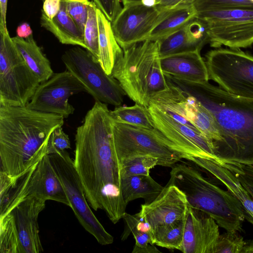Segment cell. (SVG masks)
<instances>
[{
  "instance_id": "obj_26",
  "label": "cell",
  "mask_w": 253,
  "mask_h": 253,
  "mask_svg": "<svg viewBox=\"0 0 253 253\" xmlns=\"http://www.w3.org/2000/svg\"><path fill=\"white\" fill-rule=\"evenodd\" d=\"M125 229L121 236L122 240H125L132 233L135 244L132 253H161L154 246L153 228L149 223L144 221L138 213L130 214L126 212L123 217Z\"/></svg>"
},
{
  "instance_id": "obj_34",
  "label": "cell",
  "mask_w": 253,
  "mask_h": 253,
  "mask_svg": "<svg viewBox=\"0 0 253 253\" xmlns=\"http://www.w3.org/2000/svg\"><path fill=\"white\" fill-rule=\"evenodd\" d=\"M193 4L198 12L214 10L253 8V2L250 0H196Z\"/></svg>"
},
{
  "instance_id": "obj_3",
  "label": "cell",
  "mask_w": 253,
  "mask_h": 253,
  "mask_svg": "<svg viewBox=\"0 0 253 253\" xmlns=\"http://www.w3.org/2000/svg\"><path fill=\"white\" fill-rule=\"evenodd\" d=\"M64 119L27 106H0V171L17 181L48 154L49 136Z\"/></svg>"
},
{
  "instance_id": "obj_12",
  "label": "cell",
  "mask_w": 253,
  "mask_h": 253,
  "mask_svg": "<svg viewBox=\"0 0 253 253\" xmlns=\"http://www.w3.org/2000/svg\"><path fill=\"white\" fill-rule=\"evenodd\" d=\"M29 198L52 200L70 207L69 201L52 167L48 154L31 167L17 181L6 197L0 202V215Z\"/></svg>"
},
{
  "instance_id": "obj_40",
  "label": "cell",
  "mask_w": 253,
  "mask_h": 253,
  "mask_svg": "<svg viewBox=\"0 0 253 253\" xmlns=\"http://www.w3.org/2000/svg\"><path fill=\"white\" fill-rule=\"evenodd\" d=\"M61 0H43L42 11L50 19H52L59 12Z\"/></svg>"
},
{
  "instance_id": "obj_33",
  "label": "cell",
  "mask_w": 253,
  "mask_h": 253,
  "mask_svg": "<svg viewBox=\"0 0 253 253\" xmlns=\"http://www.w3.org/2000/svg\"><path fill=\"white\" fill-rule=\"evenodd\" d=\"M247 244L237 231H226L218 237L215 253H245Z\"/></svg>"
},
{
  "instance_id": "obj_27",
  "label": "cell",
  "mask_w": 253,
  "mask_h": 253,
  "mask_svg": "<svg viewBox=\"0 0 253 253\" xmlns=\"http://www.w3.org/2000/svg\"><path fill=\"white\" fill-rule=\"evenodd\" d=\"M164 188L150 175H135L122 179V193L126 206L130 201L139 198L143 199L145 204H148L159 195Z\"/></svg>"
},
{
  "instance_id": "obj_7",
  "label": "cell",
  "mask_w": 253,
  "mask_h": 253,
  "mask_svg": "<svg viewBox=\"0 0 253 253\" xmlns=\"http://www.w3.org/2000/svg\"><path fill=\"white\" fill-rule=\"evenodd\" d=\"M46 201L25 199L0 215V253H39L43 250L38 217Z\"/></svg>"
},
{
  "instance_id": "obj_25",
  "label": "cell",
  "mask_w": 253,
  "mask_h": 253,
  "mask_svg": "<svg viewBox=\"0 0 253 253\" xmlns=\"http://www.w3.org/2000/svg\"><path fill=\"white\" fill-rule=\"evenodd\" d=\"M12 40L40 83L50 78L53 74L50 63L37 44L33 35L26 39L16 36L12 37Z\"/></svg>"
},
{
  "instance_id": "obj_6",
  "label": "cell",
  "mask_w": 253,
  "mask_h": 253,
  "mask_svg": "<svg viewBox=\"0 0 253 253\" xmlns=\"http://www.w3.org/2000/svg\"><path fill=\"white\" fill-rule=\"evenodd\" d=\"M113 139L119 165L138 156L157 159L158 165L173 167L190 157L157 128L149 129L122 124L113 120Z\"/></svg>"
},
{
  "instance_id": "obj_10",
  "label": "cell",
  "mask_w": 253,
  "mask_h": 253,
  "mask_svg": "<svg viewBox=\"0 0 253 253\" xmlns=\"http://www.w3.org/2000/svg\"><path fill=\"white\" fill-rule=\"evenodd\" d=\"M67 70L86 87L95 100L120 106L126 93L118 81L104 71L98 60L86 49L77 46L66 50L61 57Z\"/></svg>"
},
{
  "instance_id": "obj_13",
  "label": "cell",
  "mask_w": 253,
  "mask_h": 253,
  "mask_svg": "<svg viewBox=\"0 0 253 253\" xmlns=\"http://www.w3.org/2000/svg\"><path fill=\"white\" fill-rule=\"evenodd\" d=\"M197 17L207 25L211 47L239 49L253 44V8L201 11Z\"/></svg>"
},
{
  "instance_id": "obj_38",
  "label": "cell",
  "mask_w": 253,
  "mask_h": 253,
  "mask_svg": "<svg viewBox=\"0 0 253 253\" xmlns=\"http://www.w3.org/2000/svg\"><path fill=\"white\" fill-rule=\"evenodd\" d=\"M99 9L104 14L107 18L112 23L122 8L121 0H98Z\"/></svg>"
},
{
  "instance_id": "obj_15",
  "label": "cell",
  "mask_w": 253,
  "mask_h": 253,
  "mask_svg": "<svg viewBox=\"0 0 253 253\" xmlns=\"http://www.w3.org/2000/svg\"><path fill=\"white\" fill-rule=\"evenodd\" d=\"M141 3L124 6L111 23L115 37L121 47L148 40L151 32L170 12Z\"/></svg>"
},
{
  "instance_id": "obj_1",
  "label": "cell",
  "mask_w": 253,
  "mask_h": 253,
  "mask_svg": "<svg viewBox=\"0 0 253 253\" xmlns=\"http://www.w3.org/2000/svg\"><path fill=\"white\" fill-rule=\"evenodd\" d=\"M107 104L95 101L75 135V167L87 201L117 223L126 212L121 168L113 139V120Z\"/></svg>"
},
{
  "instance_id": "obj_42",
  "label": "cell",
  "mask_w": 253,
  "mask_h": 253,
  "mask_svg": "<svg viewBox=\"0 0 253 253\" xmlns=\"http://www.w3.org/2000/svg\"><path fill=\"white\" fill-rule=\"evenodd\" d=\"M17 37L26 39L30 37L33 34V31L30 25L26 22H24L19 25L16 30Z\"/></svg>"
},
{
  "instance_id": "obj_4",
  "label": "cell",
  "mask_w": 253,
  "mask_h": 253,
  "mask_svg": "<svg viewBox=\"0 0 253 253\" xmlns=\"http://www.w3.org/2000/svg\"><path fill=\"white\" fill-rule=\"evenodd\" d=\"M167 184L177 187L185 195L188 206L211 216L226 231L240 232L247 214L241 202L196 169L184 164L172 167Z\"/></svg>"
},
{
  "instance_id": "obj_22",
  "label": "cell",
  "mask_w": 253,
  "mask_h": 253,
  "mask_svg": "<svg viewBox=\"0 0 253 253\" xmlns=\"http://www.w3.org/2000/svg\"><path fill=\"white\" fill-rule=\"evenodd\" d=\"M221 182L242 204L246 211V220L253 225V200L238 178L230 170L210 159L194 158L191 161Z\"/></svg>"
},
{
  "instance_id": "obj_18",
  "label": "cell",
  "mask_w": 253,
  "mask_h": 253,
  "mask_svg": "<svg viewBox=\"0 0 253 253\" xmlns=\"http://www.w3.org/2000/svg\"><path fill=\"white\" fill-rule=\"evenodd\" d=\"M188 207L184 193L176 186L167 184L152 202L141 205L138 213L153 228L184 218Z\"/></svg>"
},
{
  "instance_id": "obj_36",
  "label": "cell",
  "mask_w": 253,
  "mask_h": 253,
  "mask_svg": "<svg viewBox=\"0 0 253 253\" xmlns=\"http://www.w3.org/2000/svg\"><path fill=\"white\" fill-rule=\"evenodd\" d=\"M223 167L235 175L253 200V165L229 161Z\"/></svg>"
},
{
  "instance_id": "obj_2",
  "label": "cell",
  "mask_w": 253,
  "mask_h": 253,
  "mask_svg": "<svg viewBox=\"0 0 253 253\" xmlns=\"http://www.w3.org/2000/svg\"><path fill=\"white\" fill-rule=\"evenodd\" d=\"M168 81L195 97L213 115L220 139L214 154L224 162L253 165V99L230 94L210 84L168 77Z\"/></svg>"
},
{
  "instance_id": "obj_8",
  "label": "cell",
  "mask_w": 253,
  "mask_h": 253,
  "mask_svg": "<svg viewBox=\"0 0 253 253\" xmlns=\"http://www.w3.org/2000/svg\"><path fill=\"white\" fill-rule=\"evenodd\" d=\"M40 84L9 33L0 32V106H26Z\"/></svg>"
},
{
  "instance_id": "obj_24",
  "label": "cell",
  "mask_w": 253,
  "mask_h": 253,
  "mask_svg": "<svg viewBox=\"0 0 253 253\" xmlns=\"http://www.w3.org/2000/svg\"><path fill=\"white\" fill-rule=\"evenodd\" d=\"M96 13L99 29L98 61L106 73L111 75L116 59L122 52V48L115 37L111 22L98 8Z\"/></svg>"
},
{
  "instance_id": "obj_43",
  "label": "cell",
  "mask_w": 253,
  "mask_h": 253,
  "mask_svg": "<svg viewBox=\"0 0 253 253\" xmlns=\"http://www.w3.org/2000/svg\"><path fill=\"white\" fill-rule=\"evenodd\" d=\"M124 6L134 3H141L148 6H156L161 0H121Z\"/></svg>"
},
{
  "instance_id": "obj_32",
  "label": "cell",
  "mask_w": 253,
  "mask_h": 253,
  "mask_svg": "<svg viewBox=\"0 0 253 253\" xmlns=\"http://www.w3.org/2000/svg\"><path fill=\"white\" fill-rule=\"evenodd\" d=\"M96 9L97 7L93 2L89 6L84 36L86 49L98 60L99 29Z\"/></svg>"
},
{
  "instance_id": "obj_21",
  "label": "cell",
  "mask_w": 253,
  "mask_h": 253,
  "mask_svg": "<svg viewBox=\"0 0 253 253\" xmlns=\"http://www.w3.org/2000/svg\"><path fill=\"white\" fill-rule=\"evenodd\" d=\"M177 113L213 143L220 139L218 126L211 113L195 97L183 90L179 102Z\"/></svg>"
},
{
  "instance_id": "obj_31",
  "label": "cell",
  "mask_w": 253,
  "mask_h": 253,
  "mask_svg": "<svg viewBox=\"0 0 253 253\" xmlns=\"http://www.w3.org/2000/svg\"><path fill=\"white\" fill-rule=\"evenodd\" d=\"M158 165L157 159L150 156H138L126 159L120 164L122 178L149 175L150 170Z\"/></svg>"
},
{
  "instance_id": "obj_19",
  "label": "cell",
  "mask_w": 253,
  "mask_h": 253,
  "mask_svg": "<svg viewBox=\"0 0 253 253\" xmlns=\"http://www.w3.org/2000/svg\"><path fill=\"white\" fill-rule=\"evenodd\" d=\"M158 41L160 57L201 51L204 45L209 42L207 25L196 17L179 30Z\"/></svg>"
},
{
  "instance_id": "obj_17",
  "label": "cell",
  "mask_w": 253,
  "mask_h": 253,
  "mask_svg": "<svg viewBox=\"0 0 253 253\" xmlns=\"http://www.w3.org/2000/svg\"><path fill=\"white\" fill-rule=\"evenodd\" d=\"M219 235V226L211 216L188 206L180 251L184 253H215Z\"/></svg>"
},
{
  "instance_id": "obj_29",
  "label": "cell",
  "mask_w": 253,
  "mask_h": 253,
  "mask_svg": "<svg viewBox=\"0 0 253 253\" xmlns=\"http://www.w3.org/2000/svg\"><path fill=\"white\" fill-rule=\"evenodd\" d=\"M113 120L117 123L145 128H156L148 107L135 103L131 106H119L110 111Z\"/></svg>"
},
{
  "instance_id": "obj_30",
  "label": "cell",
  "mask_w": 253,
  "mask_h": 253,
  "mask_svg": "<svg viewBox=\"0 0 253 253\" xmlns=\"http://www.w3.org/2000/svg\"><path fill=\"white\" fill-rule=\"evenodd\" d=\"M184 217L171 223L153 228L155 244L180 251L183 242Z\"/></svg>"
},
{
  "instance_id": "obj_11",
  "label": "cell",
  "mask_w": 253,
  "mask_h": 253,
  "mask_svg": "<svg viewBox=\"0 0 253 253\" xmlns=\"http://www.w3.org/2000/svg\"><path fill=\"white\" fill-rule=\"evenodd\" d=\"M52 167L69 201L70 208L81 225L102 245L113 243V237L104 228L91 210L74 161L66 151L49 154Z\"/></svg>"
},
{
  "instance_id": "obj_28",
  "label": "cell",
  "mask_w": 253,
  "mask_h": 253,
  "mask_svg": "<svg viewBox=\"0 0 253 253\" xmlns=\"http://www.w3.org/2000/svg\"><path fill=\"white\" fill-rule=\"evenodd\" d=\"M194 4L171 9L152 31L148 40L158 41L179 30L197 16Z\"/></svg>"
},
{
  "instance_id": "obj_39",
  "label": "cell",
  "mask_w": 253,
  "mask_h": 253,
  "mask_svg": "<svg viewBox=\"0 0 253 253\" xmlns=\"http://www.w3.org/2000/svg\"><path fill=\"white\" fill-rule=\"evenodd\" d=\"M196 0H161L156 6L162 11L171 10L177 7L194 4Z\"/></svg>"
},
{
  "instance_id": "obj_20",
  "label": "cell",
  "mask_w": 253,
  "mask_h": 253,
  "mask_svg": "<svg viewBox=\"0 0 253 253\" xmlns=\"http://www.w3.org/2000/svg\"><path fill=\"white\" fill-rule=\"evenodd\" d=\"M200 51L183 52L160 57L164 75L191 82H208V69Z\"/></svg>"
},
{
  "instance_id": "obj_14",
  "label": "cell",
  "mask_w": 253,
  "mask_h": 253,
  "mask_svg": "<svg viewBox=\"0 0 253 253\" xmlns=\"http://www.w3.org/2000/svg\"><path fill=\"white\" fill-rule=\"evenodd\" d=\"M87 92L85 86L68 70L53 73L40 83L27 106L39 112L55 114L68 118L75 108L68 102L69 97Z\"/></svg>"
},
{
  "instance_id": "obj_5",
  "label": "cell",
  "mask_w": 253,
  "mask_h": 253,
  "mask_svg": "<svg viewBox=\"0 0 253 253\" xmlns=\"http://www.w3.org/2000/svg\"><path fill=\"white\" fill-rule=\"evenodd\" d=\"M111 75L130 99L146 107L154 95L169 87L158 41L146 40L122 49Z\"/></svg>"
},
{
  "instance_id": "obj_44",
  "label": "cell",
  "mask_w": 253,
  "mask_h": 253,
  "mask_svg": "<svg viewBox=\"0 0 253 253\" xmlns=\"http://www.w3.org/2000/svg\"><path fill=\"white\" fill-rule=\"evenodd\" d=\"M92 1L95 3L97 8H99V3H98V0H92Z\"/></svg>"
},
{
  "instance_id": "obj_16",
  "label": "cell",
  "mask_w": 253,
  "mask_h": 253,
  "mask_svg": "<svg viewBox=\"0 0 253 253\" xmlns=\"http://www.w3.org/2000/svg\"><path fill=\"white\" fill-rule=\"evenodd\" d=\"M156 128L177 145L191 158L214 161L223 166L224 162L214 153L213 142L202 132L180 123L153 105L148 107Z\"/></svg>"
},
{
  "instance_id": "obj_37",
  "label": "cell",
  "mask_w": 253,
  "mask_h": 253,
  "mask_svg": "<svg viewBox=\"0 0 253 253\" xmlns=\"http://www.w3.org/2000/svg\"><path fill=\"white\" fill-rule=\"evenodd\" d=\"M71 148L68 135L62 129V127L55 129L51 133L48 143V154L58 151H64Z\"/></svg>"
},
{
  "instance_id": "obj_9",
  "label": "cell",
  "mask_w": 253,
  "mask_h": 253,
  "mask_svg": "<svg viewBox=\"0 0 253 253\" xmlns=\"http://www.w3.org/2000/svg\"><path fill=\"white\" fill-rule=\"evenodd\" d=\"M205 57L209 80L230 94L253 99V56L239 49L219 48Z\"/></svg>"
},
{
  "instance_id": "obj_41",
  "label": "cell",
  "mask_w": 253,
  "mask_h": 253,
  "mask_svg": "<svg viewBox=\"0 0 253 253\" xmlns=\"http://www.w3.org/2000/svg\"><path fill=\"white\" fill-rule=\"evenodd\" d=\"M8 0H0V32L8 33L6 26V12Z\"/></svg>"
},
{
  "instance_id": "obj_35",
  "label": "cell",
  "mask_w": 253,
  "mask_h": 253,
  "mask_svg": "<svg viewBox=\"0 0 253 253\" xmlns=\"http://www.w3.org/2000/svg\"><path fill=\"white\" fill-rule=\"evenodd\" d=\"M66 10L84 34L89 6L93 1L89 0H61Z\"/></svg>"
},
{
  "instance_id": "obj_23",
  "label": "cell",
  "mask_w": 253,
  "mask_h": 253,
  "mask_svg": "<svg viewBox=\"0 0 253 253\" xmlns=\"http://www.w3.org/2000/svg\"><path fill=\"white\" fill-rule=\"evenodd\" d=\"M40 19L41 26L53 34L61 43L86 49L84 34L67 12L61 0L60 10L54 17L50 19L42 11Z\"/></svg>"
}]
</instances>
